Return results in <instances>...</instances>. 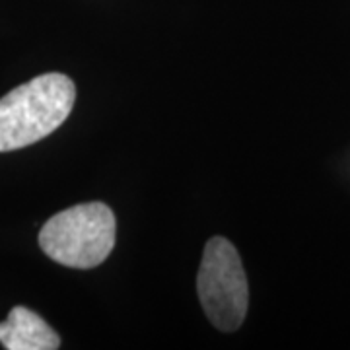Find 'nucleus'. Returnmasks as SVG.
<instances>
[{"mask_svg": "<svg viewBox=\"0 0 350 350\" xmlns=\"http://www.w3.org/2000/svg\"><path fill=\"white\" fill-rule=\"evenodd\" d=\"M72 78L49 72L14 88L0 100V152L36 144L63 125L72 111Z\"/></svg>", "mask_w": 350, "mask_h": 350, "instance_id": "f257e3e1", "label": "nucleus"}, {"mask_svg": "<svg viewBox=\"0 0 350 350\" xmlns=\"http://www.w3.org/2000/svg\"><path fill=\"white\" fill-rule=\"evenodd\" d=\"M117 220L103 202H84L49 218L39 245L55 262L70 269H94L111 255Z\"/></svg>", "mask_w": 350, "mask_h": 350, "instance_id": "f03ea898", "label": "nucleus"}, {"mask_svg": "<svg viewBox=\"0 0 350 350\" xmlns=\"http://www.w3.org/2000/svg\"><path fill=\"white\" fill-rule=\"evenodd\" d=\"M0 342L6 350H57L61 337L38 313L16 306L0 323Z\"/></svg>", "mask_w": 350, "mask_h": 350, "instance_id": "20e7f679", "label": "nucleus"}, {"mask_svg": "<svg viewBox=\"0 0 350 350\" xmlns=\"http://www.w3.org/2000/svg\"><path fill=\"white\" fill-rule=\"evenodd\" d=\"M197 292L216 329L238 331L250 306V286L238 250L226 238L208 239L197 276Z\"/></svg>", "mask_w": 350, "mask_h": 350, "instance_id": "7ed1b4c3", "label": "nucleus"}]
</instances>
